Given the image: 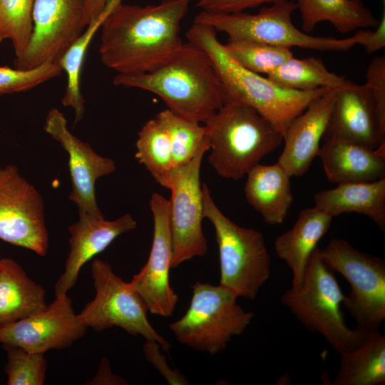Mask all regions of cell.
Masks as SVG:
<instances>
[{
	"instance_id": "6da1fadb",
	"label": "cell",
	"mask_w": 385,
	"mask_h": 385,
	"mask_svg": "<svg viewBox=\"0 0 385 385\" xmlns=\"http://www.w3.org/2000/svg\"><path fill=\"white\" fill-rule=\"evenodd\" d=\"M190 0H163L141 6L109 0L101 24L99 53L103 64L118 74L153 71L183 44L180 24Z\"/></svg>"
},
{
	"instance_id": "7a4b0ae2",
	"label": "cell",
	"mask_w": 385,
	"mask_h": 385,
	"mask_svg": "<svg viewBox=\"0 0 385 385\" xmlns=\"http://www.w3.org/2000/svg\"><path fill=\"white\" fill-rule=\"evenodd\" d=\"M115 86L135 88L159 96L168 109L204 124L226 101L227 93L207 53L190 42L146 73L117 74Z\"/></svg>"
},
{
	"instance_id": "3957f363",
	"label": "cell",
	"mask_w": 385,
	"mask_h": 385,
	"mask_svg": "<svg viewBox=\"0 0 385 385\" xmlns=\"http://www.w3.org/2000/svg\"><path fill=\"white\" fill-rule=\"evenodd\" d=\"M188 42L209 56L224 86L227 99L247 103L268 120L282 135L290 122L329 88L299 91L282 88L267 77L238 63L227 52L212 26L193 22L186 32Z\"/></svg>"
},
{
	"instance_id": "277c9868",
	"label": "cell",
	"mask_w": 385,
	"mask_h": 385,
	"mask_svg": "<svg viewBox=\"0 0 385 385\" xmlns=\"http://www.w3.org/2000/svg\"><path fill=\"white\" fill-rule=\"evenodd\" d=\"M208 162L222 178L238 180L283 141L282 134L254 108L227 99L204 123Z\"/></svg>"
},
{
	"instance_id": "5b68a950",
	"label": "cell",
	"mask_w": 385,
	"mask_h": 385,
	"mask_svg": "<svg viewBox=\"0 0 385 385\" xmlns=\"http://www.w3.org/2000/svg\"><path fill=\"white\" fill-rule=\"evenodd\" d=\"M345 297L317 248L302 282L285 291L281 302L309 331L321 334L341 354L358 347L369 333L346 325L341 309Z\"/></svg>"
},
{
	"instance_id": "8992f818",
	"label": "cell",
	"mask_w": 385,
	"mask_h": 385,
	"mask_svg": "<svg viewBox=\"0 0 385 385\" xmlns=\"http://www.w3.org/2000/svg\"><path fill=\"white\" fill-rule=\"evenodd\" d=\"M202 191L203 216L212 225L218 246L220 284L238 297L254 299L271 274V257L264 235L225 215L205 183Z\"/></svg>"
},
{
	"instance_id": "52a82bcc",
	"label": "cell",
	"mask_w": 385,
	"mask_h": 385,
	"mask_svg": "<svg viewBox=\"0 0 385 385\" xmlns=\"http://www.w3.org/2000/svg\"><path fill=\"white\" fill-rule=\"evenodd\" d=\"M192 289L188 310L168 327L179 343L214 356L246 330L255 313L244 309L238 297L221 284L196 282Z\"/></svg>"
},
{
	"instance_id": "ba28073f",
	"label": "cell",
	"mask_w": 385,
	"mask_h": 385,
	"mask_svg": "<svg viewBox=\"0 0 385 385\" xmlns=\"http://www.w3.org/2000/svg\"><path fill=\"white\" fill-rule=\"evenodd\" d=\"M297 9L295 2L286 0L262 8L258 13L215 14L201 11L193 22L212 26L229 38L259 41L275 46L317 51H347L359 43L358 36L345 38L314 36L299 30L292 16Z\"/></svg>"
},
{
	"instance_id": "9c48e42d",
	"label": "cell",
	"mask_w": 385,
	"mask_h": 385,
	"mask_svg": "<svg viewBox=\"0 0 385 385\" xmlns=\"http://www.w3.org/2000/svg\"><path fill=\"white\" fill-rule=\"evenodd\" d=\"M319 252L329 269L350 284L343 305L356 321V328L379 331L385 319V262L339 238L331 240Z\"/></svg>"
},
{
	"instance_id": "30bf717a",
	"label": "cell",
	"mask_w": 385,
	"mask_h": 385,
	"mask_svg": "<svg viewBox=\"0 0 385 385\" xmlns=\"http://www.w3.org/2000/svg\"><path fill=\"white\" fill-rule=\"evenodd\" d=\"M96 290L94 299L78 314L87 327L96 332L118 327L134 337L158 342L165 351L170 344L150 323L147 308L140 296L106 262L96 259L91 265Z\"/></svg>"
},
{
	"instance_id": "8fae6325",
	"label": "cell",
	"mask_w": 385,
	"mask_h": 385,
	"mask_svg": "<svg viewBox=\"0 0 385 385\" xmlns=\"http://www.w3.org/2000/svg\"><path fill=\"white\" fill-rule=\"evenodd\" d=\"M210 142L198 150L188 163L173 167L168 188L170 221L173 237L172 268L207 252V240L202 230V191L200 173Z\"/></svg>"
},
{
	"instance_id": "7c38bea8",
	"label": "cell",
	"mask_w": 385,
	"mask_h": 385,
	"mask_svg": "<svg viewBox=\"0 0 385 385\" xmlns=\"http://www.w3.org/2000/svg\"><path fill=\"white\" fill-rule=\"evenodd\" d=\"M0 239L42 257L48 252L43 198L12 164L0 167Z\"/></svg>"
},
{
	"instance_id": "4fadbf2b",
	"label": "cell",
	"mask_w": 385,
	"mask_h": 385,
	"mask_svg": "<svg viewBox=\"0 0 385 385\" xmlns=\"http://www.w3.org/2000/svg\"><path fill=\"white\" fill-rule=\"evenodd\" d=\"M150 206L153 218L150 255L145 265L128 284L140 296L148 312L168 317L173 315L178 302V295L170 284L173 247L169 200L153 193Z\"/></svg>"
},
{
	"instance_id": "5bb4252c",
	"label": "cell",
	"mask_w": 385,
	"mask_h": 385,
	"mask_svg": "<svg viewBox=\"0 0 385 385\" xmlns=\"http://www.w3.org/2000/svg\"><path fill=\"white\" fill-rule=\"evenodd\" d=\"M86 1L35 0L31 40L24 56L15 60V67L29 69L47 61L59 63L86 29Z\"/></svg>"
},
{
	"instance_id": "9a60e30c",
	"label": "cell",
	"mask_w": 385,
	"mask_h": 385,
	"mask_svg": "<svg viewBox=\"0 0 385 385\" xmlns=\"http://www.w3.org/2000/svg\"><path fill=\"white\" fill-rule=\"evenodd\" d=\"M86 325L75 313L67 294L55 296L46 309L21 320L0 326V343L45 353L71 346L86 334Z\"/></svg>"
},
{
	"instance_id": "2e32d148",
	"label": "cell",
	"mask_w": 385,
	"mask_h": 385,
	"mask_svg": "<svg viewBox=\"0 0 385 385\" xmlns=\"http://www.w3.org/2000/svg\"><path fill=\"white\" fill-rule=\"evenodd\" d=\"M44 130L68 153L71 181L68 198L77 206L78 214L103 216L96 201V183L115 171L114 161L98 155L90 144L72 134L63 114L56 108L48 111Z\"/></svg>"
},
{
	"instance_id": "e0dca14e",
	"label": "cell",
	"mask_w": 385,
	"mask_h": 385,
	"mask_svg": "<svg viewBox=\"0 0 385 385\" xmlns=\"http://www.w3.org/2000/svg\"><path fill=\"white\" fill-rule=\"evenodd\" d=\"M324 136L351 140L374 149L385 143V125L366 83L358 85L346 80L335 89V99Z\"/></svg>"
},
{
	"instance_id": "ac0fdd59",
	"label": "cell",
	"mask_w": 385,
	"mask_h": 385,
	"mask_svg": "<svg viewBox=\"0 0 385 385\" xmlns=\"http://www.w3.org/2000/svg\"><path fill=\"white\" fill-rule=\"evenodd\" d=\"M78 215V220L68 227L69 252L64 271L54 287L55 296L67 294L76 284L86 262L104 251L118 237L137 227V222L129 213L114 220H106L103 216Z\"/></svg>"
},
{
	"instance_id": "d6986e66",
	"label": "cell",
	"mask_w": 385,
	"mask_h": 385,
	"mask_svg": "<svg viewBox=\"0 0 385 385\" xmlns=\"http://www.w3.org/2000/svg\"><path fill=\"white\" fill-rule=\"evenodd\" d=\"M334 99L335 89L329 88L295 117L284 132V146L278 163L291 178L303 176L318 156Z\"/></svg>"
},
{
	"instance_id": "ffe728a7",
	"label": "cell",
	"mask_w": 385,
	"mask_h": 385,
	"mask_svg": "<svg viewBox=\"0 0 385 385\" xmlns=\"http://www.w3.org/2000/svg\"><path fill=\"white\" fill-rule=\"evenodd\" d=\"M318 156L332 183L371 182L385 178V143L374 149L351 140L329 137L320 147Z\"/></svg>"
},
{
	"instance_id": "44dd1931",
	"label": "cell",
	"mask_w": 385,
	"mask_h": 385,
	"mask_svg": "<svg viewBox=\"0 0 385 385\" xmlns=\"http://www.w3.org/2000/svg\"><path fill=\"white\" fill-rule=\"evenodd\" d=\"M332 219L315 206L305 208L300 211L292 229L276 239L275 252L292 273V287L302 282L309 260L329 229Z\"/></svg>"
},
{
	"instance_id": "7402d4cb",
	"label": "cell",
	"mask_w": 385,
	"mask_h": 385,
	"mask_svg": "<svg viewBox=\"0 0 385 385\" xmlns=\"http://www.w3.org/2000/svg\"><path fill=\"white\" fill-rule=\"evenodd\" d=\"M246 175L244 192L249 205L267 224L282 223L293 202L290 175L278 163H259Z\"/></svg>"
},
{
	"instance_id": "603a6c76",
	"label": "cell",
	"mask_w": 385,
	"mask_h": 385,
	"mask_svg": "<svg viewBox=\"0 0 385 385\" xmlns=\"http://www.w3.org/2000/svg\"><path fill=\"white\" fill-rule=\"evenodd\" d=\"M315 207L333 217L342 213L356 212L369 217L385 232V178L371 182L337 184L314 196Z\"/></svg>"
},
{
	"instance_id": "cb8c5ba5",
	"label": "cell",
	"mask_w": 385,
	"mask_h": 385,
	"mask_svg": "<svg viewBox=\"0 0 385 385\" xmlns=\"http://www.w3.org/2000/svg\"><path fill=\"white\" fill-rule=\"evenodd\" d=\"M46 291L11 258L0 260V326L46 308Z\"/></svg>"
},
{
	"instance_id": "d4e9b609",
	"label": "cell",
	"mask_w": 385,
	"mask_h": 385,
	"mask_svg": "<svg viewBox=\"0 0 385 385\" xmlns=\"http://www.w3.org/2000/svg\"><path fill=\"white\" fill-rule=\"evenodd\" d=\"M303 31L311 32L317 24L329 22L342 34L376 28L379 21L361 0H296Z\"/></svg>"
},
{
	"instance_id": "484cf974",
	"label": "cell",
	"mask_w": 385,
	"mask_h": 385,
	"mask_svg": "<svg viewBox=\"0 0 385 385\" xmlns=\"http://www.w3.org/2000/svg\"><path fill=\"white\" fill-rule=\"evenodd\" d=\"M335 385H384L385 384V336L369 332L356 349L340 354Z\"/></svg>"
},
{
	"instance_id": "4316f807",
	"label": "cell",
	"mask_w": 385,
	"mask_h": 385,
	"mask_svg": "<svg viewBox=\"0 0 385 385\" xmlns=\"http://www.w3.org/2000/svg\"><path fill=\"white\" fill-rule=\"evenodd\" d=\"M267 78L282 88L299 91L322 88L337 89L347 80L329 71L319 58H296L294 56L268 74Z\"/></svg>"
},
{
	"instance_id": "83f0119b",
	"label": "cell",
	"mask_w": 385,
	"mask_h": 385,
	"mask_svg": "<svg viewBox=\"0 0 385 385\" xmlns=\"http://www.w3.org/2000/svg\"><path fill=\"white\" fill-rule=\"evenodd\" d=\"M135 158L163 188H168L173 168L170 138L156 118L147 121L138 132Z\"/></svg>"
},
{
	"instance_id": "f1b7e54d",
	"label": "cell",
	"mask_w": 385,
	"mask_h": 385,
	"mask_svg": "<svg viewBox=\"0 0 385 385\" xmlns=\"http://www.w3.org/2000/svg\"><path fill=\"white\" fill-rule=\"evenodd\" d=\"M168 134L173 167L190 162L209 138L205 125L187 120L165 109L155 116Z\"/></svg>"
},
{
	"instance_id": "f546056e",
	"label": "cell",
	"mask_w": 385,
	"mask_h": 385,
	"mask_svg": "<svg viewBox=\"0 0 385 385\" xmlns=\"http://www.w3.org/2000/svg\"><path fill=\"white\" fill-rule=\"evenodd\" d=\"M225 46L238 63L258 74H270L293 56L289 48L247 39L228 38Z\"/></svg>"
},
{
	"instance_id": "4dcf8cb0",
	"label": "cell",
	"mask_w": 385,
	"mask_h": 385,
	"mask_svg": "<svg viewBox=\"0 0 385 385\" xmlns=\"http://www.w3.org/2000/svg\"><path fill=\"white\" fill-rule=\"evenodd\" d=\"M35 0H0V42L10 39L16 59L27 50L33 34Z\"/></svg>"
},
{
	"instance_id": "1f68e13d",
	"label": "cell",
	"mask_w": 385,
	"mask_h": 385,
	"mask_svg": "<svg viewBox=\"0 0 385 385\" xmlns=\"http://www.w3.org/2000/svg\"><path fill=\"white\" fill-rule=\"evenodd\" d=\"M7 361L4 371L8 385H43L48 366L44 353L29 351L21 346L2 344Z\"/></svg>"
},
{
	"instance_id": "d6a6232c",
	"label": "cell",
	"mask_w": 385,
	"mask_h": 385,
	"mask_svg": "<svg viewBox=\"0 0 385 385\" xmlns=\"http://www.w3.org/2000/svg\"><path fill=\"white\" fill-rule=\"evenodd\" d=\"M62 71L59 63L50 61L29 69L0 66V95L30 90Z\"/></svg>"
},
{
	"instance_id": "836d02e7",
	"label": "cell",
	"mask_w": 385,
	"mask_h": 385,
	"mask_svg": "<svg viewBox=\"0 0 385 385\" xmlns=\"http://www.w3.org/2000/svg\"><path fill=\"white\" fill-rule=\"evenodd\" d=\"M366 84L374 100L379 115L385 125V57L372 59L366 73Z\"/></svg>"
},
{
	"instance_id": "e575fe53",
	"label": "cell",
	"mask_w": 385,
	"mask_h": 385,
	"mask_svg": "<svg viewBox=\"0 0 385 385\" xmlns=\"http://www.w3.org/2000/svg\"><path fill=\"white\" fill-rule=\"evenodd\" d=\"M161 346L154 340H145L143 351L146 360L150 363L171 385L189 384L186 377L178 370L171 369L161 352Z\"/></svg>"
},
{
	"instance_id": "d590c367",
	"label": "cell",
	"mask_w": 385,
	"mask_h": 385,
	"mask_svg": "<svg viewBox=\"0 0 385 385\" xmlns=\"http://www.w3.org/2000/svg\"><path fill=\"white\" fill-rule=\"evenodd\" d=\"M286 0H199L197 6L202 11L215 14L243 12L245 9L264 4H275Z\"/></svg>"
},
{
	"instance_id": "8d00e7d4",
	"label": "cell",
	"mask_w": 385,
	"mask_h": 385,
	"mask_svg": "<svg viewBox=\"0 0 385 385\" xmlns=\"http://www.w3.org/2000/svg\"><path fill=\"white\" fill-rule=\"evenodd\" d=\"M376 28L375 31L364 29L355 31L359 38V45L364 46L368 53L376 52L385 46L384 13Z\"/></svg>"
},
{
	"instance_id": "74e56055",
	"label": "cell",
	"mask_w": 385,
	"mask_h": 385,
	"mask_svg": "<svg viewBox=\"0 0 385 385\" xmlns=\"http://www.w3.org/2000/svg\"><path fill=\"white\" fill-rule=\"evenodd\" d=\"M87 385H125L127 380L113 373L108 358L101 359L95 376L86 383Z\"/></svg>"
},
{
	"instance_id": "f35d334b",
	"label": "cell",
	"mask_w": 385,
	"mask_h": 385,
	"mask_svg": "<svg viewBox=\"0 0 385 385\" xmlns=\"http://www.w3.org/2000/svg\"><path fill=\"white\" fill-rule=\"evenodd\" d=\"M108 1L109 0L86 1L84 13V24L86 27L103 13Z\"/></svg>"
},
{
	"instance_id": "ab89813d",
	"label": "cell",
	"mask_w": 385,
	"mask_h": 385,
	"mask_svg": "<svg viewBox=\"0 0 385 385\" xmlns=\"http://www.w3.org/2000/svg\"><path fill=\"white\" fill-rule=\"evenodd\" d=\"M0 260H1V259H0Z\"/></svg>"
},
{
	"instance_id": "60d3db41",
	"label": "cell",
	"mask_w": 385,
	"mask_h": 385,
	"mask_svg": "<svg viewBox=\"0 0 385 385\" xmlns=\"http://www.w3.org/2000/svg\"></svg>"
}]
</instances>
